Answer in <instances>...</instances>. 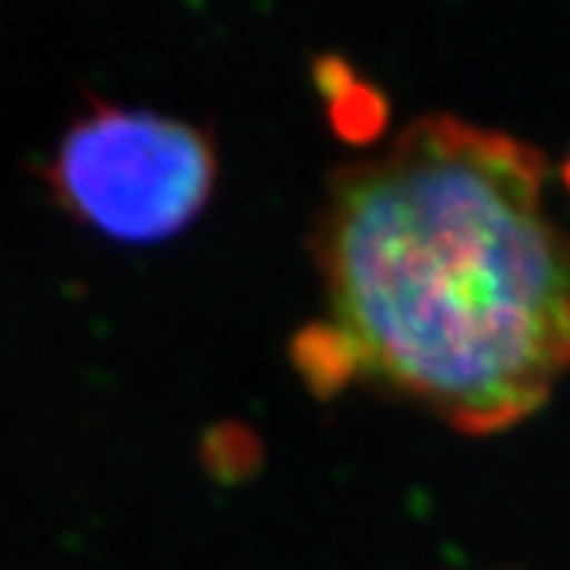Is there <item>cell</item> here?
<instances>
[{"label":"cell","mask_w":570,"mask_h":570,"mask_svg":"<svg viewBox=\"0 0 570 570\" xmlns=\"http://www.w3.org/2000/svg\"><path fill=\"white\" fill-rule=\"evenodd\" d=\"M45 175L77 223L124 245H156L204 213L219 159L197 124L92 105L70 124Z\"/></svg>","instance_id":"2"},{"label":"cell","mask_w":570,"mask_h":570,"mask_svg":"<svg viewBox=\"0 0 570 570\" xmlns=\"http://www.w3.org/2000/svg\"><path fill=\"white\" fill-rule=\"evenodd\" d=\"M564 181H568V187H570V163L564 165Z\"/></svg>","instance_id":"3"},{"label":"cell","mask_w":570,"mask_h":570,"mask_svg":"<svg viewBox=\"0 0 570 570\" xmlns=\"http://www.w3.org/2000/svg\"><path fill=\"white\" fill-rule=\"evenodd\" d=\"M542 187V149L453 115L340 168L314 232L317 384L365 374L463 434L546 406L570 371V235Z\"/></svg>","instance_id":"1"}]
</instances>
